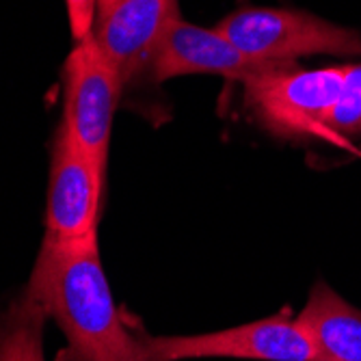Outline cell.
<instances>
[{"label":"cell","mask_w":361,"mask_h":361,"mask_svg":"<svg viewBox=\"0 0 361 361\" xmlns=\"http://www.w3.org/2000/svg\"><path fill=\"white\" fill-rule=\"evenodd\" d=\"M26 294L68 338L56 361H149L147 336L135 329L113 299L97 236H46Z\"/></svg>","instance_id":"1"},{"label":"cell","mask_w":361,"mask_h":361,"mask_svg":"<svg viewBox=\"0 0 361 361\" xmlns=\"http://www.w3.org/2000/svg\"><path fill=\"white\" fill-rule=\"evenodd\" d=\"M348 65L303 70L292 63L269 70L243 82L245 102L255 119L275 135L329 143L326 126L342 93Z\"/></svg>","instance_id":"2"},{"label":"cell","mask_w":361,"mask_h":361,"mask_svg":"<svg viewBox=\"0 0 361 361\" xmlns=\"http://www.w3.org/2000/svg\"><path fill=\"white\" fill-rule=\"evenodd\" d=\"M216 28L245 54L269 65H292L314 54H361V30L299 9L243 7L223 18Z\"/></svg>","instance_id":"3"},{"label":"cell","mask_w":361,"mask_h":361,"mask_svg":"<svg viewBox=\"0 0 361 361\" xmlns=\"http://www.w3.org/2000/svg\"><path fill=\"white\" fill-rule=\"evenodd\" d=\"M121 91L123 85L93 32L74 42L63 65V115L59 123L104 173Z\"/></svg>","instance_id":"4"},{"label":"cell","mask_w":361,"mask_h":361,"mask_svg":"<svg viewBox=\"0 0 361 361\" xmlns=\"http://www.w3.org/2000/svg\"><path fill=\"white\" fill-rule=\"evenodd\" d=\"M149 361L232 357L253 361H316L314 348L290 307L232 329L202 336L145 338Z\"/></svg>","instance_id":"5"},{"label":"cell","mask_w":361,"mask_h":361,"mask_svg":"<svg viewBox=\"0 0 361 361\" xmlns=\"http://www.w3.org/2000/svg\"><path fill=\"white\" fill-rule=\"evenodd\" d=\"M104 180L106 173L59 123L50 145L46 236L56 240L97 236Z\"/></svg>","instance_id":"6"},{"label":"cell","mask_w":361,"mask_h":361,"mask_svg":"<svg viewBox=\"0 0 361 361\" xmlns=\"http://www.w3.org/2000/svg\"><path fill=\"white\" fill-rule=\"evenodd\" d=\"M178 18V0H123L97 16L93 37L123 87L149 74L156 50Z\"/></svg>","instance_id":"7"},{"label":"cell","mask_w":361,"mask_h":361,"mask_svg":"<svg viewBox=\"0 0 361 361\" xmlns=\"http://www.w3.org/2000/svg\"><path fill=\"white\" fill-rule=\"evenodd\" d=\"M275 68H283V65H269L251 59L216 26L206 28L178 18L162 37L149 74L158 82L192 74H212L247 82L249 78Z\"/></svg>","instance_id":"8"},{"label":"cell","mask_w":361,"mask_h":361,"mask_svg":"<svg viewBox=\"0 0 361 361\" xmlns=\"http://www.w3.org/2000/svg\"><path fill=\"white\" fill-rule=\"evenodd\" d=\"M297 322L312 342L316 361H361V307L318 279Z\"/></svg>","instance_id":"9"},{"label":"cell","mask_w":361,"mask_h":361,"mask_svg":"<svg viewBox=\"0 0 361 361\" xmlns=\"http://www.w3.org/2000/svg\"><path fill=\"white\" fill-rule=\"evenodd\" d=\"M44 307L24 292L0 316V361H46L44 359Z\"/></svg>","instance_id":"10"},{"label":"cell","mask_w":361,"mask_h":361,"mask_svg":"<svg viewBox=\"0 0 361 361\" xmlns=\"http://www.w3.org/2000/svg\"><path fill=\"white\" fill-rule=\"evenodd\" d=\"M329 143L344 145L361 135V63H350L348 74L329 119Z\"/></svg>","instance_id":"11"},{"label":"cell","mask_w":361,"mask_h":361,"mask_svg":"<svg viewBox=\"0 0 361 361\" xmlns=\"http://www.w3.org/2000/svg\"><path fill=\"white\" fill-rule=\"evenodd\" d=\"M74 42L89 37L97 20V0H65Z\"/></svg>","instance_id":"12"},{"label":"cell","mask_w":361,"mask_h":361,"mask_svg":"<svg viewBox=\"0 0 361 361\" xmlns=\"http://www.w3.org/2000/svg\"><path fill=\"white\" fill-rule=\"evenodd\" d=\"M119 3H123V0H97V16L104 13V11H109L111 7H115V5H119Z\"/></svg>","instance_id":"13"}]
</instances>
